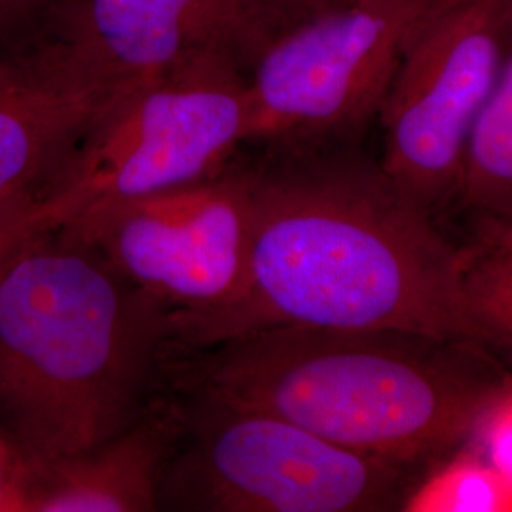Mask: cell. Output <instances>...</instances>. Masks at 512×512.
Returning a JSON list of instances; mask_svg holds the SVG:
<instances>
[{"label":"cell","instance_id":"1","mask_svg":"<svg viewBox=\"0 0 512 512\" xmlns=\"http://www.w3.org/2000/svg\"><path fill=\"white\" fill-rule=\"evenodd\" d=\"M247 160L251 241L226 308L171 323V353L272 327L385 329L490 346L461 249L380 162L349 148L270 145Z\"/></svg>","mask_w":512,"mask_h":512},{"label":"cell","instance_id":"2","mask_svg":"<svg viewBox=\"0 0 512 512\" xmlns=\"http://www.w3.org/2000/svg\"><path fill=\"white\" fill-rule=\"evenodd\" d=\"M486 348L403 330L272 327L171 353L167 385L251 404L420 471L471 439L511 382Z\"/></svg>","mask_w":512,"mask_h":512},{"label":"cell","instance_id":"3","mask_svg":"<svg viewBox=\"0 0 512 512\" xmlns=\"http://www.w3.org/2000/svg\"><path fill=\"white\" fill-rule=\"evenodd\" d=\"M171 313L57 228L0 256V431L31 461L88 450L162 397Z\"/></svg>","mask_w":512,"mask_h":512},{"label":"cell","instance_id":"4","mask_svg":"<svg viewBox=\"0 0 512 512\" xmlns=\"http://www.w3.org/2000/svg\"><path fill=\"white\" fill-rule=\"evenodd\" d=\"M181 431L158 511H401L410 467L370 458L293 421L198 387L169 385Z\"/></svg>","mask_w":512,"mask_h":512},{"label":"cell","instance_id":"5","mask_svg":"<svg viewBox=\"0 0 512 512\" xmlns=\"http://www.w3.org/2000/svg\"><path fill=\"white\" fill-rule=\"evenodd\" d=\"M251 137L247 69L198 55L114 97L44 198L55 228L112 205L207 179Z\"/></svg>","mask_w":512,"mask_h":512},{"label":"cell","instance_id":"6","mask_svg":"<svg viewBox=\"0 0 512 512\" xmlns=\"http://www.w3.org/2000/svg\"><path fill=\"white\" fill-rule=\"evenodd\" d=\"M444 0H348L277 33L247 69L249 143L342 139L378 114L416 27Z\"/></svg>","mask_w":512,"mask_h":512},{"label":"cell","instance_id":"7","mask_svg":"<svg viewBox=\"0 0 512 512\" xmlns=\"http://www.w3.org/2000/svg\"><path fill=\"white\" fill-rule=\"evenodd\" d=\"M512 0H444L404 48L378 110L385 175L431 213L458 198L465 148L499 80Z\"/></svg>","mask_w":512,"mask_h":512},{"label":"cell","instance_id":"8","mask_svg":"<svg viewBox=\"0 0 512 512\" xmlns=\"http://www.w3.org/2000/svg\"><path fill=\"white\" fill-rule=\"evenodd\" d=\"M93 245L171 323L226 308L243 289L251 241L247 158L222 171L57 226Z\"/></svg>","mask_w":512,"mask_h":512},{"label":"cell","instance_id":"9","mask_svg":"<svg viewBox=\"0 0 512 512\" xmlns=\"http://www.w3.org/2000/svg\"><path fill=\"white\" fill-rule=\"evenodd\" d=\"M283 29L281 0H82L52 38L82 82L118 97L198 55L249 69Z\"/></svg>","mask_w":512,"mask_h":512},{"label":"cell","instance_id":"10","mask_svg":"<svg viewBox=\"0 0 512 512\" xmlns=\"http://www.w3.org/2000/svg\"><path fill=\"white\" fill-rule=\"evenodd\" d=\"M112 99L74 74L50 35L0 44V209L42 202Z\"/></svg>","mask_w":512,"mask_h":512},{"label":"cell","instance_id":"11","mask_svg":"<svg viewBox=\"0 0 512 512\" xmlns=\"http://www.w3.org/2000/svg\"><path fill=\"white\" fill-rule=\"evenodd\" d=\"M179 431V408L169 393L124 431L92 448L33 461L27 512L158 511L160 476Z\"/></svg>","mask_w":512,"mask_h":512},{"label":"cell","instance_id":"12","mask_svg":"<svg viewBox=\"0 0 512 512\" xmlns=\"http://www.w3.org/2000/svg\"><path fill=\"white\" fill-rule=\"evenodd\" d=\"M458 200L476 219L512 228V21L499 80L465 148Z\"/></svg>","mask_w":512,"mask_h":512},{"label":"cell","instance_id":"13","mask_svg":"<svg viewBox=\"0 0 512 512\" xmlns=\"http://www.w3.org/2000/svg\"><path fill=\"white\" fill-rule=\"evenodd\" d=\"M463 287L478 327L490 346L512 348V228L476 219V232L461 247Z\"/></svg>","mask_w":512,"mask_h":512},{"label":"cell","instance_id":"14","mask_svg":"<svg viewBox=\"0 0 512 512\" xmlns=\"http://www.w3.org/2000/svg\"><path fill=\"white\" fill-rule=\"evenodd\" d=\"M401 511L511 512L512 490L465 442L410 486Z\"/></svg>","mask_w":512,"mask_h":512},{"label":"cell","instance_id":"15","mask_svg":"<svg viewBox=\"0 0 512 512\" xmlns=\"http://www.w3.org/2000/svg\"><path fill=\"white\" fill-rule=\"evenodd\" d=\"M467 442L512 490V380L488 404Z\"/></svg>","mask_w":512,"mask_h":512},{"label":"cell","instance_id":"16","mask_svg":"<svg viewBox=\"0 0 512 512\" xmlns=\"http://www.w3.org/2000/svg\"><path fill=\"white\" fill-rule=\"evenodd\" d=\"M33 461L0 431V512H27Z\"/></svg>","mask_w":512,"mask_h":512},{"label":"cell","instance_id":"17","mask_svg":"<svg viewBox=\"0 0 512 512\" xmlns=\"http://www.w3.org/2000/svg\"><path fill=\"white\" fill-rule=\"evenodd\" d=\"M50 228H54V224L46 215L42 202L0 209V256L6 255L37 232Z\"/></svg>","mask_w":512,"mask_h":512},{"label":"cell","instance_id":"18","mask_svg":"<svg viewBox=\"0 0 512 512\" xmlns=\"http://www.w3.org/2000/svg\"><path fill=\"white\" fill-rule=\"evenodd\" d=\"M42 0H0V44L31 31Z\"/></svg>","mask_w":512,"mask_h":512},{"label":"cell","instance_id":"19","mask_svg":"<svg viewBox=\"0 0 512 512\" xmlns=\"http://www.w3.org/2000/svg\"><path fill=\"white\" fill-rule=\"evenodd\" d=\"M344 2L348 0H281L283 14H285V29L300 19L329 10L332 6H338Z\"/></svg>","mask_w":512,"mask_h":512}]
</instances>
